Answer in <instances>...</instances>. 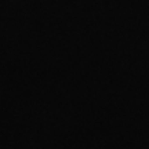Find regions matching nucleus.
I'll use <instances>...</instances> for the list:
<instances>
[]
</instances>
